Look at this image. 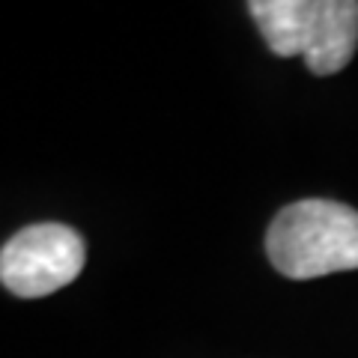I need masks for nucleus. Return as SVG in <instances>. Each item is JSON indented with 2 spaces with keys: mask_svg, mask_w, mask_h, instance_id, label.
Wrapping results in <instances>:
<instances>
[{
  "mask_svg": "<svg viewBox=\"0 0 358 358\" xmlns=\"http://www.w3.org/2000/svg\"><path fill=\"white\" fill-rule=\"evenodd\" d=\"M266 254L289 281L358 268V209L338 200H296L268 224Z\"/></svg>",
  "mask_w": 358,
  "mask_h": 358,
  "instance_id": "obj_1",
  "label": "nucleus"
},
{
  "mask_svg": "<svg viewBox=\"0 0 358 358\" xmlns=\"http://www.w3.org/2000/svg\"><path fill=\"white\" fill-rule=\"evenodd\" d=\"M248 13L278 57H305L313 75H334L355 57L358 0H254Z\"/></svg>",
  "mask_w": 358,
  "mask_h": 358,
  "instance_id": "obj_2",
  "label": "nucleus"
},
{
  "mask_svg": "<svg viewBox=\"0 0 358 358\" xmlns=\"http://www.w3.org/2000/svg\"><path fill=\"white\" fill-rule=\"evenodd\" d=\"M84 236L66 224L45 221L18 230L0 248V284L18 299H45L84 272Z\"/></svg>",
  "mask_w": 358,
  "mask_h": 358,
  "instance_id": "obj_3",
  "label": "nucleus"
}]
</instances>
